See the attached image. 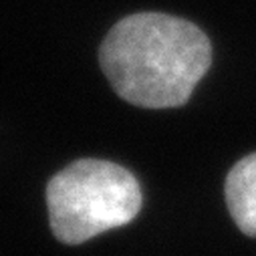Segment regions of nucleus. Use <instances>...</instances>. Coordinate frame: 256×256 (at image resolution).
<instances>
[{
  "label": "nucleus",
  "mask_w": 256,
  "mask_h": 256,
  "mask_svg": "<svg viewBox=\"0 0 256 256\" xmlns=\"http://www.w3.org/2000/svg\"><path fill=\"white\" fill-rule=\"evenodd\" d=\"M226 204L236 226L256 238V154L242 158L226 178Z\"/></svg>",
  "instance_id": "obj_3"
},
{
  "label": "nucleus",
  "mask_w": 256,
  "mask_h": 256,
  "mask_svg": "<svg viewBox=\"0 0 256 256\" xmlns=\"http://www.w3.org/2000/svg\"><path fill=\"white\" fill-rule=\"evenodd\" d=\"M113 91L144 109L182 107L212 62L208 36L184 18L140 12L119 20L99 48Z\"/></svg>",
  "instance_id": "obj_1"
},
{
  "label": "nucleus",
  "mask_w": 256,
  "mask_h": 256,
  "mask_svg": "<svg viewBox=\"0 0 256 256\" xmlns=\"http://www.w3.org/2000/svg\"><path fill=\"white\" fill-rule=\"evenodd\" d=\"M48 218L54 236L81 244L132 222L142 208V188L132 172L105 160H79L46 186Z\"/></svg>",
  "instance_id": "obj_2"
}]
</instances>
